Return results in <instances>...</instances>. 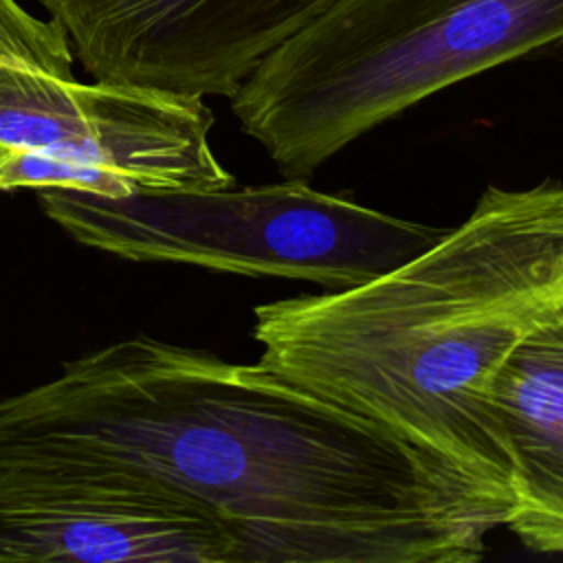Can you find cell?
<instances>
[{"label":"cell","instance_id":"cell-6","mask_svg":"<svg viewBox=\"0 0 563 563\" xmlns=\"http://www.w3.org/2000/svg\"><path fill=\"white\" fill-rule=\"evenodd\" d=\"M0 561L238 563L200 501L128 473L0 460Z\"/></svg>","mask_w":563,"mask_h":563},{"label":"cell","instance_id":"cell-3","mask_svg":"<svg viewBox=\"0 0 563 563\" xmlns=\"http://www.w3.org/2000/svg\"><path fill=\"white\" fill-rule=\"evenodd\" d=\"M563 44V0H339L231 97L240 128L290 178L499 64Z\"/></svg>","mask_w":563,"mask_h":563},{"label":"cell","instance_id":"cell-7","mask_svg":"<svg viewBox=\"0 0 563 563\" xmlns=\"http://www.w3.org/2000/svg\"><path fill=\"white\" fill-rule=\"evenodd\" d=\"M97 81L233 97L286 40L339 0H37Z\"/></svg>","mask_w":563,"mask_h":563},{"label":"cell","instance_id":"cell-1","mask_svg":"<svg viewBox=\"0 0 563 563\" xmlns=\"http://www.w3.org/2000/svg\"><path fill=\"white\" fill-rule=\"evenodd\" d=\"M86 457L207 506L238 563H471L512 493L257 363L125 339L79 420Z\"/></svg>","mask_w":563,"mask_h":563},{"label":"cell","instance_id":"cell-2","mask_svg":"<svg viewBox=\"0 0 563 563\" xmlns=\"http://www.w3.org/2000/svg\"><path fill=\"white\" fill-rule=\"evenodd\" d=\"M563 303V185L488 187L380 277L255 308L260 363L512 493L493 387Z\"/></svg>","mask_w":563,"mask_h":563},{"label":"cell","instance_id":"cell-8","mask_svg":"<svg viewBox=\"0 0 563 563\" xmlns=\"http://www.w3.org/2000/svg\"><path fill=\"white\" fill-rule=\"evenodd\" d=\"M493 402L512 462L504 526L537 552L563 554V303L510 352Z\"/></svg>","mask_w":563,"mask_h":563},{"label":"cell","instance_id":"cell-4","mask_svg":"<svg viewBox=\"0 0 563 563\" xmlns=\"http://www.w3.org/2000/svg\"><path fill=\"white\" fill-rule=\"evenodd\" d=\"M35 194L44 216L75 242L128 262L286 277L328 290L372 282L444 233L317 191L303 178L121 196L59 187Z\"/></svg>","mask_w":563,"mask_h":563},{"label":"cell","instance_id":"cell-9","mask_svg":"<svg viewBox=\"0 0 563 563\" xmlns=\"http://www.w3.org/2000/svg\"><path fill=\"white\" fill-rule=\"evenodd\" d=\"M77 189L103 196H121L136 187L130 178L81 163H68L33 152L0 154V191L15 189Z\"/></svg>","mask_w":563,"mask_h":563},{"label":"cell","instance_id":"cell-5","mask_svg":"<svg viewBox=\"0 0 563 563\" xmlns=\"http://www.w3.org/2000/svg\"><path fill=\"white\" fill-rule=\"evenodd\" d=\"M64 26L0 0V154L33 152L92 165L141 189L235 185L209 143L202 97L79 81Z\"/></svg>","mask_w":563,"mask_h":563}]
</instances>
